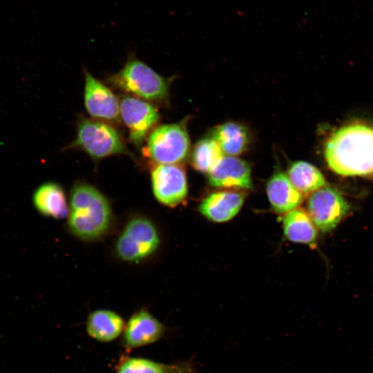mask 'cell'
I'll use <instances>...</instances> for the list:
<instances>
[{"label":"cell","mask_w":373,"mask_h":373,"mask_svg":"<svg viewBox=\"0 0 373 373\" xmlns=\"http://www.w3.org/2000/svg\"><path fill=\"white\" fill-rule=\"evenodd\" d=\"M324 156L329 168L343 176L373 175V124L354 121L334 130Z\"/></svg>","instance_id":"obj_1"},{"label":"cell","mask_w":373,"mask_h":373,"mask_svg":"<svg viewBox=\"0 0 373 373\" xmlns=\"http://www.w3.org/2000/svg\"><path fill=\"white\" fill-rule=\"evenodd\" d=\"M111 220L109 203L98 189L84 182L73 186L68 224L75 236L86 240L97 239L106 233Z\"/></svg>","instance_id":"obj_2"},{"label":"cell","mask_w":373,"mask_h":373,"mask_svg":"<svg viewBox=\"0 0 373 373\" xmlns=\"http://www.w3.org/2000/svg\"><path fill=\"white\" fill-rule=\"evenodd\" d=\"M109 82L116 88L147 102H159L169 95V83L143 61L129 59L124 66L112 75Z\"/></svg>","instance_id":"obj_3"},{"label":"cell","mask_w":373,"mask_h":373,"mask_svg":"<svg viewBox=\"0 0 373 373\" xmlns=\"http://www.w3.org/2000/svg\"><path fill=\"white\" fill-rule=\"evenodd\" d=\"M95 160L128 153L119 133L106 122L82 119L77 125V136L71 144Z\"/></svg>","instance_id":"obj_4"},{"label":"cell","mask_w":373,"mask_h":373,"mask_svg":"<svg viewBox=\"0 0 373 373\" xmlns=\"http://www.w3.org/2000/svg\"><path fill=\"white\" fill-rule=\"evenodd\" d=\"M190 139L180 124L156 126L149 135L145 154L157 164H179L188 156Z\"/></svg>","instance_id":"obj_5"},{"label":"cell","mask_w":373,"mask_h":373,"mask_svg":"<svg viewBox=\"0 0 373 373\" xmlns=\"http://www.w3.org/2000/svg\"><path fill=\"white\" fill-rule=\"evenodd\" d=\"M160 244L154 224L144 218H135L125 226L116 243V252L122 260L140 261L153 254Z\"/></svg>","instance_id":"obj_6"},{"label":"cell","mask_w":373,"mask_h":373,"mask_svg":"<svg viewBox=\"0 0 373 373\" xmlns=\"http://www.w3.org/2000/svg\"><path fill=\"white\" fill-rule=\"evenodd\" d=\"M350 209L344 197L336 189L325 186L312 193L307 212L316 228L322 232L334 229Z\"/></svg>","instance_id":"obj_7"},{"label":"cell","mask_w":373,"mask_h":373,"mask_svg":"<svg viewBox=\"0 0 373 373\" xmlns=\"http://www.w3.org/2000/svg\"><path fill=\"white\" fill-rule=\"evenodd\" d=\"M120 119L128 129L131 141L140 145L156 127L160 114L149 102L126 95L120 100Z\"/></svg>","instance_id":"obj_8"},{"label":"cell","mask_w":373,"mask_h":373,"mask_svg":"<svg viewBox=\"0 0 373 373\" xmlns=\"http://www.w3.org/2000/svg\"><path fill=\"white\" fill-rule=\"evenodd\" d=\"M151 176L153 194L162 204L175 207L186 198L187 180L180 164H156Z\"/></svg>","instance_id":"obj_9"},{"label":"cell","mask_w":373,"mask_h":373,"mask_svg":"<svg viewBox=\"0 0 373 373\" xmlns=\"http://www.w3.org/2000/svg\"><path fill=\"white\" fill-rule=\"evenodd\" d=\"M166 331L167 328L161 321L142 308L133 313L126 323L121 345L129 352L159 341Z\"/></svg>","instance_id":"obj_10"},{"label":"cell","mask_w":373,"mask_h":373,"mask_svg":"<svg viewBox=\"0 0 373 373\" xmlns=\"http://www.w3.org/2000/svg\"><path fill=\"white\" fill-rule=\"evenodd\" d=\"M84 104L88 114L95 119L118 122L120 101L113 91L85 70Z\"/></svg>","instance_id":"obj_11"},{"label":"cell","mask_w":373,"mask_h":373,"mask_svg":"<svg viewBox=\"0 0 373 373\" xmlns=\"http://www.w3.org/2000/svg\"><path fill=\"white\" fill-rule=\"evenodd\" d=\"M209 182L217 188L250 189L252 188L251 167L242 159L223 156L208 173Z\"/></svg>","instance_id":"obj_12"},{"label":"cell","mask_w":373,"mask_h":373,"mask_svg":"<svg viewBox=\"0 0 373 373\" xmlns=\"http://www.w3.org/2000/svg\"><path fill=\"white\" fill-rule=\"evenodd\" d=\"M245 194L235 190H222L212 193L199 206L200 213L215 222H224L232 219L240 210Z\"/></svg>","instance_id":"obj_13"},{"label":"cell","mask_w":373,"mask_h":373,"mask_svg":"<svg viewBox=\"0 0 373 373\" xmlns=\"http://www.w3.org/2000/svg\"><path fill=\"white\" fill-rule=\"evenodd\" d=\"M266 191L272 209L278 213L285 214L298 208L303 201V195L280 170L269 178Z\"/></svg>","instance_id":"obj_14"},{"label":"cell","mask_w":373,"mask_h":373,"mask_svg":"<svg viewBox=\"0 0 373 373\" xmlns=\"http://www.w3.org/2000/svg\"><path fill=\"white\" fill-rule=\"evenodd\" d=\"M126 322L116 312L97 309L89 314L86 321V332L93 339L100 343L116 340L124 332Z\"/></svg>","instance_id":"obj_15"},{"label":"cell","mask_w":373,"mask_h":373,"mask_svg":"<svg viewBox=\"0 0 373 373\" xmlns=\"http://www.w3.org/2000/svg\"><path fill=\"white\" fill-rule=\"evenodd\" d=\"M115 373H198L196 363L191 359L164 363L142 357H123Z\"/></svg>","instance_id":"obj_16"},{"label":"cell","mask_w":373,"mask_h":373,"mask_svg":"<svg viewBox=\"0 0 373 373\" xmlns=\"http://www.w3.org/2000/svg\"><path fill=\"white\" fill-rule=\"evenodd\" d=\"M211 137L220 146L224 154L237 156L245 153L250 144V135L244 125L229 122L216 126Z\"/></svg>","instance_id":"obj_17"},{"label":"cell","mask_w":373,"mask_h":373,"mask_svg":"<svg viewBox=\"0 0 373 373\" xmlns=\"http://www.w3.org/2000/svg\"><path fill=\"white\" fill-rule=\"evenodd\" d=\"M32 202L36 209L44 216L61 219L68 214L64 190L56 183L41 184L33 194Z\"/></svg>","instance_id":"obj_18"},{"label":"cell","mask_w":373,"mask_h":373,"mask_svg":"<svg viewBox=\"0 0 373 373\" xmlns=\"http://www.w3.org/2000/svg\"><path fill=\"white\" fill-rule=\"evenodd\" d=\"M283 229L285 237L294 242L309 244L317 236L316 227L308 212L298 207L285 213Z\"/></svg>","instance_id":"obj_19"},{"label":"cell","mask_w":373,"mask_h":373,"mask_svg":"<svg viewBox=\"0 0 373 373\" xmlns=\"http://www.w3.org/2000/svg\"><path fill=\"white\" fill-rule=\"evenodd\" d=\"M287 175L294 186L303 195L312 194L326 186L321 172L307 162H293L287 170Z\"/></svg>","instance_id":"obj_20"},{"label":"cell","mask_w":373,"mask_h":373,"mask_svg":"<svg viewBox=\"0 0 373 373\" xmlns=\"http://www.w3.org/2000/svg\"><path fill=\"white\" fill-rule=\"evenodd\" d=\"M224 153L212 137L200 140L194 146L191 153L193 167L202 173H209L223 157Z\"/></svg>","instance_id":"obj_21"}]
</instances>
